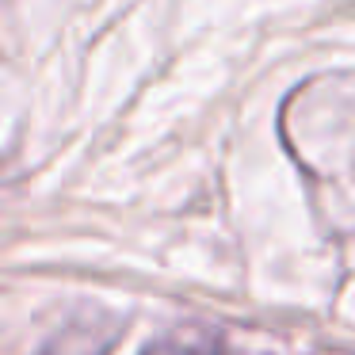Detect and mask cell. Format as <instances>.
Returning a JSON list of instances; mask_svg holds the SVG:
<instances>
[{
    "instance_id": "obj_2",
    "label": "cell",
    "mask_w": 355,
    "mask_h": 355,
    "mask_svg": "<svg viewBox=\"0 0 355 355\" xmlns=\"http://www.w3.org/2000/svg\"><path fill=\"white\" fill-rule=\"evenodd\" d=\"M141 355H222V344L214 332L184 324V329H172L161 340H153Z\"/></svg>"
},
{
    "instance_id": "obj_1",
    "label": "cell",
    "mask_w": 355,
    "mask_h": 355,
    "mask_svg": "<svg viewBox=\"0 0 355 355\" xmlns=\"http://www.w3.org/2000/svg\"><path fill=\"white\" fill-rule=\"evenodd\" d=\"M119 340V324L115 321H77L65 324L58 336H50L39 347V355H111Z\"/></svg>"
}]
</instances>
